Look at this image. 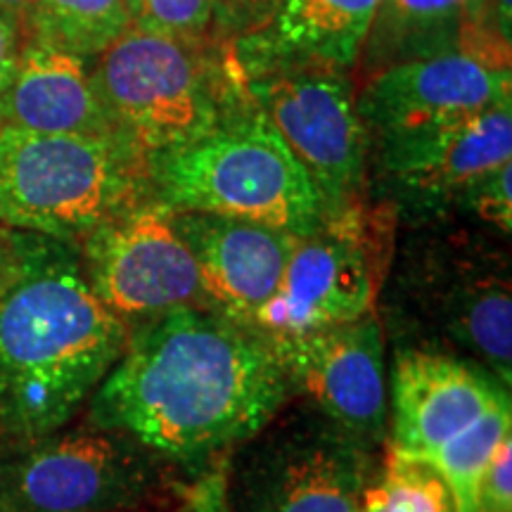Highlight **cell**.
I'll list each match as a JSON object with an SVG mask.
<instances>
[{
	"instance_id": "obj_7",
	"label": "cell",
	"mask_w": 512,
	"mask_h": 512,
	"mask_svg": "<svg viewBox=\"0 0 512 512\" xmlns=\"http://www.w3.org/2000/svg\"><path fill=\"white\" fill-rule=\"evenodd\" d=\"M394 221L384 202L330 211L320 228L297 238L278 290L245 325L266 342H285L373 313L389 275Z\"/></svg>"
},
{
	"instance_id": "obj_1",
	"label": "cell",
	"mask_w": 512,
	"mask_h": 512,
	"mask_svg": "<svg viewBox=\"0 0 512 512\" xmlns=\"http://www.w3.org/2000/svg\"><path fill=\"white\" fill-rule=\"evenodd\" d=\"M271 344L209 306L128 328L124 354L91 396L88 422L152 456L200 465L256 437L290 403Z\"/></svg>"
},
{
	"instance_id": "obj_20",
	"label": "cell",
	"mask_w": 512,
	"mask_h": 512,
	"mask_svg": "<svg viewBox=\"0 0 512 512\" xmlns=\"http://www.w3.org/2000/svg\"><path fill=\"white\" fill-rule=\"evenodd\" d=\"M36 43L72 55H100L131 27L126 0H31Z\"/></svg>"
},
{
	"instance_id": "obj_2",
	"label": "cell",
	"mask_w": 512,
	"mask_h": 512,
	"mask_svg": "<svg viewBox=\"0 0 512 512\" xmlns=\"http://www.w3.org/2000/svg\"><path fill=\"white\" fill-rule=\"evenodd\" d=\"M128 325L95 297L72 254L0 299V437L67 427L124 354Z\"/></svg>"
},
{
	"instance_id": "obj_19",
	"label": "cell",
	"mask_w": 512,
	"mask_h": 512,
	"mask_svg": "<svg viewBox=\"0 0 512 512\" xmlns=\"http://www.w3.org/2000/svg\"><path fill=\"white\" fill-rule=\"evenodd\" d=\"M489 12L491 0H382L361 57L375 74L453 50L510 55V41L491 27Z\"/></svg>"
},
{
	"instance_id": "obj_11",
	"label": "cell",
	"mask_w": 512,
	"mask_h": 512,
	"mask_svg": "<svg viewBox=\"0 0 512 512\" xmlns=\"http://www.w3.org/2000/svg\"><path fill=\"white\" fill-rule=\"evenodd\" d=\"M245 79L252 100L318 188L325 211L361 200L370 140L349 76L328 69H273Z\"/></svg>"
},
{
	"instance_id": "obj_4",
	"label": "cell",
	"mask_w": 512,
	"mask_h": 512,
	"mask_svg": "<svg viewBox=\"0 0 512 512\" xmlns=\"http://www.w3.org/2000/svg\"><path fill=\"white\" fill-rule=\"evenodd\" d=\"M152 197L169 211H202L311 235L328 211L309 174L252 100L202 138L147 157Z\"/></svg>"
},
{
	"instance_id": "obj_10",
	"label": "cell",
	"mask_w": 512,
	"mask_h": 512,
	"mask_svg": "<svg viewBox=\"0 0 512 512\" xmlns=\"http://www.w3.org/2000/svg\"><path fill=\"white\" fill-rule=\"evenodd\" d=\"M384 204L413 226L453 214L479 178L512 162V100L439 124L373 136Z\"/></svg>"
},
{
	"instance_id": "obj_12",
	"label": "cell",
	"mask_w": 512,
	"mask_h": 512,
	"mask_svg": "<svg viewBox=\"0 0 512 512\" xmlns=\"http://www.w3.org/2000/svg\"><path fill=\"white\" fill-rule=\"evenodd\" d=\"M86 280L95 297L124 320L178 306H209L200 268L155 197L102 223L83 240Z\"/></svg>"
},
{
	"instance_id": "obj_28",
	"label": "cell",
	"mask_w": 512,
	"mask_h": 512,
	"mask_svg": "<svg viewBox=\"0 0 512 512\" xmlns=\"http://www.w3.org/2000/svg\"><path fill=\"white\" fill-rule=\"evenodd\" d=\"M510 8H512V0H494V8H491V12H494L496 31L505 38V41H510V24H512Z\"/></svg>"
},
{
	"instance_id": "obj_16",
	"label": "cell",
	"mask_w": 512,
	"mask_h": 512,
	"mask_svg": "<svg viewBox=\"0 0 512 512\" xmlns=\"http://www.w3.org/2000/svg\"><path fill=\"white\" fill-rule=\"evenodd\" d=\"M214 309L247 323L278 290L297 235L202 211H171Z\"/></svg>"
},
{
	"instance_id": "obj_15",
	"label": "cell",
	"mask_w": 512,
	"mask_h": 512,
	"mask_svg": "<svg viewBox=\"0 0 512 512\" xmlns=\"http://www.w3.org/2000/svg\"><path fill=\"white\" fill-rule=\"evenodd\" d=\"M389 399V451L427 460L482 415L510 401V389L484 368L458 356L396 347Z\"/></svg>"
},
{
	"instance_id": "obj_3",
	"label": "cell",
	"mask_w": 512,
	"mask_h": 512,
	"mask_svg": "<svg viewBox=\"0 0 512 512\" xmlns=\"http://www.w3.org/2000/svg\"><path fill=\"white\" fill-rule=\"evenodd\" d=\"M91 76L114 136L145 157L202 138L252 102L230 41L211 48L128 27Z\"/></svg>"
},
{
	"instance_id": "obj_6",
	"label": "cell",
	"mask_w": 512,
	"mask_h": 512,
	"mask_svg": "<svg viewBox=\"0 0 512 512\" xmlns=\"http://www.w3.org/2000/svg\"><path fill=\"white\" fill-rule=\"evenodd\" d=\"M147 200V157L126 140L0 128L3 226L69 245Z\"/></svg>"
},
{
	"instance_id": "obj_9",
	"label": "cell",
	"mask_w": 512,
	"mask_h": 512,
	"mask_svg": "<svg viewBox=\"0 0 512 512\" xmlns=\"http://www.w3.org/2000/svg\"><path fill=\"white\" fill-rule=\"evenodd\" d=\"M155 465L136 441L88 422L0 446V512H124Z\"/></svg>"
},
{
	"instance_id": "obj_25",
	"label": "cell",
	"mask_w": 512,
	"mask_h": 512,
	"mask_svg": "<svg viewBox=\"0 0 512 512\" xmlns=\"http://www.w3.org/2000/svg\"><path fill=\"white\" fill-rule=\"evenodd\" d=\"M475 512H512V437L503 439L479 479Z\"/></svg>"
},
{
	"instance_id": "obj_29",
	"label": "cell",
	"mask_w": 512,
	"mask_h": 512,
	"mask_svg": "<svg viewBox=\"0 0 512 512\" xmlns=\"http://www.w3.org/2000/svg\"><path fill=\"white\" fill-rule=\"evenodd\" d=\"M29 3H31V0H0V12H3L5 17L15 19V22H17V19L27 17Z\"/></svg>"
},
{
	"instance_id": "obj_24",
	"label": "cell",
	"mask_w": 512,
	"mask_h": 512,
	"mask_svg": "<svg viewBox=\"0 0 512 512\" xmlns=\"http://www.w3.org/2000/svg\"><path fill=\"white\" fill-rule=\"evenodd\" d=\"M512 162L503 164L501 169L491 171L479 178L458 197L453 211L475 216L479 223L498 230V235L508 238L512 230Z\"/></svg>"
},
{
	"instance_id": "obj_14",
	"label": "cell",
	"mask_w": 512,
	"mask_h": 512,
	"mask_svg": "<svg viewBox=\"0 0 512 512\" xmlns=\"http://www.w3.org/2000/svg\"><path fill=\"white\" fill-rule=\"evenodd\" d=\"M512 100L510 55L453 50L370 74L356 112L370 136L430 126Z\"/></svg>"
},
{
	"instance_id": "obj_23",
	"label": "cell",
	"mask_w": 512,
	"mask_h": 512,
	"mask_svg": "<svg viewBox=\"0 0 512 512\" xmlns=\"http://www.w3.org/2000/svg\"><path fill=\"white\" fill-rule=\"evenodd\" d=\"M64 242L0 223V299L31 273L67 256Z\"/></svg>"
},
{
	"instance_id": "obj_27",
	"label": "cell",
	"mask_w": 512,
	"mask_h": 512,
	"mask_svg": "<svg viewBox=\"0 0 512 512\" xmlns=\"http://www.w3.org/2000/svg\"><path fill=\"white\" fill-rule=\"evenodd\" d=\"M19 34L15 19L5 17L0 12V91L8 83L12 69H15L19 57Z\"/></svg>"
},
{
	"instance_id": "obj_17",
	"label": "cell",
	"mask_w": 512,
	"mask_h": 512,
	"mask_svg": "<svg viewBox=\"0 0 512 512\" xmlns=\"http://www.w3.org/2000/svg\"><path fill=\"white\" fill-rule=\"evenodd\" d=\"M382 0H280L261 27L230 41L242 74L356 67Z\"/></svg>"
},
{
	"instance_id": "obj_21",
	"label": "cell",
	"mask_w": 512,
	"mask_h": 512,
	"mask_svg": "<svg viewBox=\"0 0 512 512\" xmlns=\"http://www.w3.org/2000/svg\"><path fill=\"white\" fill-rule=\"evenodd\" d=\"M356 512H456V501L430 463L389 451L363 486Z\"/></svg>"
},
{
	"instance_id": "obj_8",
	"label": "cell",
	"mask_w": 512,
	"mask_h": 512,
	"mask_svg": "<svg viewBox=\"0 0 512 512\" xmlns=\"http://www.w3.org/2000/svg\"><path fill=\"white\" fill-rule=\"evenodd\" d=\"M373 448L313 406H285L238 446L223 512H356Z\"/></svg>"
},
{
	"instance_id": "obj_22",
	"label": "cell",
	"mask_w": 512,
	"mask_h": 512,
	"mask_svg": "<svg viewBox=\"0 0 512 512\" xmlns=\"http://www.w3.org/2000/svg\"><path fill=\"white\" fill-rule=\"evenodd\" d=\"M131 27L176 38H204L214 27V0H126Z\"/></svg>"
},
{
	"instance_id": "obj_13",
	"label": "cell",
	"mask_w": 512,
	"mask_h": 512,
	"mask_svg": "<svg viewBox=\"0 0 512 512\" xmlns=\"http://www.w3.org/2000/svg\"><path fill=\"white\" fill-rule=\"evenodd\" d=\"M268 344L292 394H304L339 430L373 451L387 441V342L375 311L339 328Z\"/></svg>"
},
{
	"instance_id": "obj_5",
	"label": "cell",
	"mask_w": 512,
	"mask_h": 512,
	"mask_svg": "<svg viewBox=\"0 0 512 512\" xmlns=\"http://www.w3.org/2000/svg\"><path fill=\"white\" fill-rule=\"evenodd\" d=\"M392 318L411 347L441 351L512 384V283L501 247L475 230L420 233L406 242Z\"/></svg>"
},
{
	"instance_id": "obj_18",
	"label": "cell",
	"mask_w": 512,
	"mask_h": 512,
	"mask_svg": "<svg viewBox=\"0 0 512 512\" xmlns=\"http://www.w3.org/2000/svg\"><path fill=\"white\" fill-rule=\"evenodd\" d=\"M0 128L114 136L83 57L31 41L0 91Z\"/></svg>"
},
{
	"instance_id": "obj_26",
	"label": "cell",
	"mask_w": 512,
	"mask_h": 512,
	"mask_svg": "<svg viewBox=\"0 0 512 512\" xmlns=\"http://www.w3.org/2000/svg\"><path fill=\"white\" fill-rule=\"evenodd\" d=\"M280 0H214V27L226 41L261 27Z\"/></svg>"
}]
</instances>
